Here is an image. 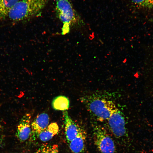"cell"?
<instances>
[{
	"mask_svg": "<svg viewBox=\"0 0 153 153\" xmlns=\"http://www.w3.org/2000/svg\"><path fill=\"white\" fill-rule=\"evenodd\" d=\"M47 0H20L11 9L7 18L14 22H24L41 14Z\"/></svg>",
	"mask_w": 153,
	"mask_h": 153,
	"instance_id": "cell-1",
	"label": "cell"
},
{
	"mask_svg": "<svg viewBox=\"0 0 153 153\" xmlns=\"http://www.w3.org/2000/svg\"><path fill=\"white\" fill-rule=\"evenodd\" d=\"M56 9L57 14L63 23L62 35L69 33L72 27H79L82 24L79 16L73 8L68 0L57 1Z\"/></svg>",
	"mask_w": 153,
	"mask_h": 153,
	"instance_id": "cell-2",
	"label": "cell"
},
{
	"mask_svg": "<svg viewBox=\"0 0 153 153\" xmlns=\"http://www.w3.org/2000/svg\"><path fill=\"white\" fill-rule=\"evenodd\" d=\"M82 100L88 110L100 121L107 120L118 109L112 101L98 97H84Z\"/></svg>",
	"mask_w": 153,
	"mask_h": 153,
	"instance_id": "cell-3",
	"label": "cell"
},
{
	"mask_svg": "<svg viewBox=\"0 0 153 153\" xmlns=\"http://www.w3.org/2000/svg\"><path fill=\"white\" fill-rule=\"evenodd\" d=\"M94 137L95 145L101 153H115L114 142L104 129L100 127L95 128Z\"/></svg>",
	"mask_w": 153,
	"mask_h": 153,
	"instance_id": "cell-4",
	"label": "cell"
},
{
	"mask_svg": "<svg viewBox=\"0 0 153 153\" xmlns=\"http://www.w3.org/2000/svg\"><path fill=\"white\" fill-rule=\"evenodd\" d=\"M107 120L110 129L114 136L120 138L125 135L126 133L125 120L118 109Z\"/></svg>",
	"mask_w": 153,
	"mask_h": 153,
	"instance_id": "cell-5",
	"label": "cell"
},
{
	"mask_svg": "<svg viewBox=\"0 0 153 153\" xmlns=\"http://www.w3.org/2000/svg\"><path fill=\"white\" fill-rule=\"evenodd\" d=\"M63 115L66 138L69 143L76 136L82 129L72 119L67 111H63Z\"/></svg>",
	"mask_w": 153,
	"mask_h": 153,
	"instance_id": "cell-6",
	"label": "cell"
},
{
	"mask_svg": "<svg viewBox=\"0 0 153 153\" xmlns=\"http://www.w3.org/2000/svg\"><path fill=\"white\" fill-rule=\"evenodd\" d=\"M31 117L29 113L25 114L22 118L17 126L16 135L20 141L26 140L31 133Z\"/></svg>",
	"mask_w": 153,
	"mask_h": 153,
	"instance_id": "cell-7",
	"label": "cell"
},
{
	"mask_svg": "<svg viewBox=\"0 0 153 153\" xmlns=\"http://www.w3.org/2000/svg\"><path fill=\"white\" fill-rule=\"evenodd\" d=\"M49 117L46 113L38 115L31 124V133L38 136L49 125Z\"/></svg>",
	"mask_w": 153,
	"mask_h": 153,
	"instance_id": "cell-8",
	"label": "cell"
},
{
	"mask_svg": "<svg viewBox=\"0 0 153 153\" xmlns=\"http://www.w3.org/2000/svg\"><path fill=\"white\" fill-rule=\"evenodd\" d=\"M86 137V133L82 129L76 136L69 143L70 148L73 153H81L84 150Z\"/></svg>",
	"mask_w": 153,
	"mask_h": 153,
	"instance_id": "cell-9",
	"label": "cell"
},
{
	"mask_svg": "<svg viewBox=\"0 0 153 153\" xmlns=\"http://www.w3.org/2000/svg\"><path fill=\"white\" fill-rule=\"evenodd\" d=\"M59 130L58 126L57 123H50L43 131L39 135V139L43 142L48 141L57 134Z\"/></svg>",
	"mask_w": 153,
	"mask_h": 153,
	"instance_id": "cell-10",
	"label": "cell"
},
{
	"mask_svg": "<svg viewBox=\"0 0 153 153\" xmlns=\"http://www.w3.org/2000/svg\"><path fill=\"white\" fill-rule=\"evenodd\" d=\"M52 106L56 110L66 111L69 107V101L68 98L63 95L55 97L52 100Z\"/></svg>",
	"mask_w": 153,
	"mask_h": 153,
	"instance_id": "cell-11",
	"label": "cell"
},
{
	"mask_svg": "<svg viewBox=\"0 0 153 153\" xmlns=\"http://www.w3.org/2000/svg\"><path fill=\"white\" fill-rule=\"evenodd\" d=\"M20 0H0V20L6 19L10 11Z\"/></svg>",
	"mask_w": 153,
	"mask_h": 153,
	"instance_id": "cell-12",
	"label": "cell"
},
{
	"mask_svg": "<svg viewBox=\"0 0 153 153\" xmlns=\"http://www.w3.org/2000/svg\"><path fill=\"white\" fill-rule=\"evenodd\" d=\"M135 4L149 9H153V0H131Z\"/></svg>",
	"mask_w": 153,
	"mask_h": 153,
	"instance_id": "cell-13",
	"label": "cell"
},
{
	"mask_svg": "<svg viewBox=\"0 0 153 153\" xmlns=\"http://www.w3.org/2000/svg\"><path fill=\"white\" fill-rule=\"evenodd\" d=\"M40 153H58V151L57 145H44L40 149Z\"/></svg>",
	"mask_w": 153,
	"mask_h": 153,
	"instance_id": "cell-14",
	"label": "cell"
},
{
	"mask_svg": "<svg viewBox=\"0 0 153 153\" xmlns=\"http://www.w3.org/2000/svg\"><path fill=\"white\" fill-rule=\"evenodd\" d=\"M54 0L56 1H59V0Z\"/></svg>",
	"mask_w": 153,
	"mask_h": 153,
	"instance_id": "cell-15",
	"label": "cell"
},
{
	"mask_svg": "<svg viewBox=\"0 0 153 153\" xmlns=\"http://www.w3.org/2000/svg\"></svg>",
	"mask_w": 153,
	"mask_h": 153,
	"instance_id": "cell-16",
	"label": "cell"
}]
</instances>
